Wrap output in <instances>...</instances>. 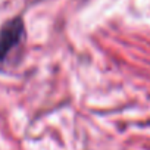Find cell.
I'll use <instances>...</instances> for the list:
<instances>
[{
  "label": "cell",
  "mask_w": 150,
  "mask_h": 150,
  "mask_svg": "<svg viewBox=\"0 0 150 150\" xmlns=\"http://www.w3.org/2000/svg\"><path fill=\"white\" fill-rule=\"evenodd\" d=\"M24 33V25L21 19H13L11 21L2 31L0 35V57H3L13 46L18 44Z\"/></svg>",
  "instance_id": "6da1fadb"
}]
</instances>
